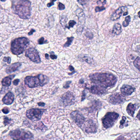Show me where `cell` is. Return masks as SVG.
I'll use <instances>...</instances> for the list:
<instances>
[{"label": "cell", "instance_id": "6da1fadb", "mask_svg": "<svg viewBox=\"0 0 140 140\" xmlns=\"http://www.w3.org/2000/svg\"><path fill=\"white\" fill-rule=\"evenodd\" d=\"M12 9L15 14L23 19H28L31 15V2L29 0H13Z\"/></svg>", "mask_w": 140, "mask_h": 140}, {"label": "cell", "instance_id": "7a4b0ae2", "mask_svg": "<svg viewBox=\"0 0 140 140\" xmlns=\"http://www.w3.org/2000/svg\"><path fill=\"white\" fill-rule=\"evenodd\" d=\"M89 78L92 82L105 88L113 86L117 82L114 75L107 73H95L90 75Z\"/></svg>", "mask_w": 140, "mask_h": 140}, {"label": "cell", "instance_id": "3957f363", "mask_svg": "<svg viewBox=\"0 0 140 140\" xmlns=\"http://www.w3.org/2000/svg\"><path fill=\"white\" fill-rule=\"evenodd\" d=\"M49 81L48 77L43 74H40L36 76H27L24 79L25 85L31 88L43 86L47 84Z\"/></svg>", "mask_w": 140, "mask_h": 140}, {"label": "cell", "instance_id": "277c9868", "mask_svg": "<svg viewBox=\"0 0 140 140\" xmlns=\"http://www.w3.org/2000/svg\"><path fill=\"white\" fill-rule=\"evenodd\" d=\"M29 43V40L25 37L15 39L11 44V51L15 55H19L24 52Z\"/></svg>", "mask_w": 140, "mask_h": 140}, {"label": "cell", "instance_id": "5b68a950", "mask_svg": "<svg viewBox=\"0 0 140 140\" xmlns=\"http://www.w3.org/2000/svg\"><path fill=\"white\" fill-rule=\"evenodd\" d=\"M11 137L14 140H33V135L30 132L23 129H16L10 132Z\"/></svg>", "mask_w": 140, "mask_h": 140}, {"label": "cell", "instance_id": "8992f818", "mask_svg": "<svg viewBox=\"0 0 140 140\" xmlns=\"http://www.w3.org/2000/svg\"><path fill=\"white\" fill-rule=\"evenodd\" d=\"M119 116V114L115 112L108 113L102 120L103 127L106 129L112 127Z\"/></svg>", "mask_w": 140, "mask_h": 140}, {"label": "cell", "instance_id": "52a82bcc", "mask_svg": "<svg viewBox=\"0 0 140 140\" xmlns=\"http://www.w3.org/2000/svg\"><path fill=\"white\" fill-rule=\"evenodd\" d=\"M45 109H39L37 108L27 110L26 116L27 117L33 121L40 120L41 119Z\"/></svg>", "mask_w": 140, "mask_h": 140}, {"label": "cell", "instance_id": "ba28073f", "mask_svg": "<svg viewBox=\"0 0 140 140\" xmlns=\"http://www.w3.org/2000/svg\"><path fill=\"white\" fill-rule=\"evenodd\" d=\"M25 55L33 62L39 63L41 62L39 52L34 47H31L25 51Z\"/></svg>", "mask_w": 140, "mask_h": 140}, {"label": "cell", "instance_id": "9c48e42d", "mask_svg": "<svg viewBox=\"0 0 140 140\" xmlns=\"http://www.w3.org/2000/svg\"><path fill=\"white\" fill-rule=\"evenodd\" d=\"M82 127V129L85 130V132L87 133H93L96 132L97 126L96 124L91 120L85 121Z\"/></svg>", "mask_w": 140, "mask_h": 140}, {"label": "cell", "instance_id": "30bf717a", "mask_svg": "<svg viewBox=\"0 0 140 140\" xmlns=\"http://www.w3.org/2000/svg\"><path fill=\"white\" fill-rule=\"evenodd\" d=\"M128 14L127 7L126 6H122L117 9L111 16L110 19L112 21H116L119 19L122 15H127Z\"/></svg>", "mask_w": 140, "mask_h": 140}, {"label": "cell", "instance_id": "8fae6325", "mask_svg": "<svg viewBox=\"0 0 140 140\" xmlns=\"http://www.w3.org/2000/svg\"><path fill=\"white\" fill-rule=\"evenodd\" d=\"M76 14L78 16L79 19L78 30H79V32H81L84 28V25L85 24V14L82 9L79 8L78 9L76 10Z\"/></svg>", "mask_w": 140, "mask_h": 140}, {"label": "cell", "instance_id": "7c38bea8", "mask_svg": "<svg viewBox=\"0 0 140 140\" xmlns=\"http://www.w3.org/2000/svg\"><path fill=\"white\" fill-rule=\"evenodd\" d=\"M71 117L76 124L80 127H81L85 121L84 116L78 111H74L71 113Z\"/></svg>", "mask_w": 140, "mask_h": 140}, {"label": "cell", "instance_id": "4fadbf2b", "mask_svg": "<svg viewBox=\"0 0 140 140\" xmlns=\"http://www.w3.org/2000/svg\"><path fill=\"white\" fill-rule=\"evenodd\" d=\"M125 100L124 97L118 93H116L110 95L109 98V102L113 104H118L122 103Z\"/></svg>", "mask_w": 140, "mask_h": 140}, {"label": "cell", "instance_id": "5bb4252c", "mask_svg": "<svg viewBox=\"0 0 140 140\" xmlns=\"http://www.w3.org/2000/svg\"><path fill=\"white\" fill-rule=\"evenodd\" d=\"M61 99L63 103L66 106L74 104V97L72 93L70 92H67L64 94Z\"/></svg>", "mask_w": 140, "mask_h": 140}, {"label": "cell", "instance_id": "9a60e30c", "mask_svg": "<svg viewBox=\"0 0 140 140\" xmlns=\"http://www.w3.org/2000/svg\"><path fill=\"white\" fill-rule=\"evenodd\" d=\"M90 91L94 94L97 95H103L106 92V88L100 85H95L90 88Z\"/></svg>", "mask_w": 140, "mask_h": 140}, {"label": "cell", "instance_id": "2e32d148", "mask_svg": "<svg viewBox=\"0 0 140 140\" xmlns=\"http://www.w3.org/2000/svg\"><path fill=\"white\" fill-rule=\"evenodd\" d=\"M120 91L123 95L125 96H129L134 92V89L130 85H124L121 88Z\"/></svg>", "mask_w": 140, "mask_h": 140}, {"label": "cell", "instance_id": "e0dca14e", "mask_svg": "<svg viewBox=\"0 0 140 140\" xmlns=\"http://www.w3.org/2000/svg\"><path fill=\"white\" fill-rule=\"evenodd\" d=\"M14 96L11 92H9L3 98V102L5 104L10 105L14 100Z\"/></svg>", "mask_w": 140, "mask_h": 140}, {"label": "cell", "instance_id": "ac0fdd59", "mask_svg": "<svg viewBox=\"0 0 140 140\" xmlns=\"http://www.w3.org/2000/svg\"><path fill=\"white\" fill-rule=\"evenodd\" d=\"M22 65L21 62H16L8 67L6 69V72L7 74H10L17 71L18 69Z\"/></svg>", "mask_w": 140, "mask_h": 140}, {"label": "cell", "instance_id": "d6986e66", "mask_svg": "<svg viewBox=\"0 0 140 140\" xmlns=\"http://www.w3.org/2000/svg\"><path fill=\"white\" fill-rule=\"evenodd\" d=\"M15 75H12L7 76L3 79L2 81V84L3 86L8 87L11 84L12 80L14 78Z\"/></svg>", "mask_w": 140, "mask_h": 140}, {"label": "cell", "instance_id": "ffe728a7", "mask_svg": "<svg viewBox=\"0 0 140 140\" xmlns=\"http://www.w3.org/2000/svg\"><path fill=\"white\" fill-rule=\"evenodd\" d=\"M79 60L83 62H85L89 64H92L93 62V61L91 57L84 54H81L78 56Z\"/></svg>", "mask_w": 140, "mask_h": 140}, {"label": "cell", "instance_id": "44dd1931", "mask_svg": "<svg viewBox=\"0 0 140 140\" xmlns=\"http://www.w3.org/2000/svg\"><path fill=\"white\" fill-rule=\"evenodd\" d=\"M136 109V106L135 105L133 104L132 103H129L127 108V111L129 115H130L132 117H133Z\"/></svg>", "mask_w": 140, "mask_h": 140}, {"label": "cell", "instance_id": "7402d4cb", "mask_svg": "<svg viewBox=\"0 0 140 140\" xmlns=\"http://www.w3.org/2000/svg\"><path fill=\"white\" fill-rule=\"evenodd\" d=\"M122 32V27L120 24L117 23L115 24L113 26V29L112 30L113 34L115 35H119Z\"/></svg>", "mask_w": 140, "mask_h": 140}, {"label": "cell", "instance_id": "603a6c76", "mask_svg": "<svg viewBox=\"0 0 140 140\" xmlns=\"http://www.w3.org/2000/svg\"><path fill=\"white\" fill-rule=\"evenodd\" d=\"M74 39V37H67V41L65 44H64L63 47H67L70 46L72 44V43Z\"/></svg>", "mask_w": 140, "mask_h": 140}, {"label": "cell", "instance_id": "cb8c5ba5", "mask_svg": "<svg viewBox=\"0 0 140 140\" xmlns=\"http://www.w3.org/2000/svg\"><path fill=\"white\" fill-rule=\"evenodd\" d=\"M67 21V18L65 16H63L62 17V18L61 19V25H62V27H63L64 28H67V25L66 24Z\"/></svg>", "mask_w": 140, "mask_h": 140}, {"label": "cell", "instance_id": "d4e9b609", "mask_svg": "<svg viewBox=\"0 0 140 140\" xmlns=\"http://www.w3.org/2000/svg\"><path fill=\"white\" fill-rule=\"evenodd\" d=\"M134 64L135 67L137 68L139 71H140V58L137 57L135 60L134 62Z\"/></svg>", "mask_w": 140, "mask_h": 140}, {"label": "cell", "instance_id": "484cf974", "mask_svg": "<svg viewBox=\"0 0 140 140\" xmlns=\"http://www.w3.org/2000/svg\"><path fill=\"white\" fill-rule=\"evenodd\" d=\"M131 17L130 16H128L125 18V21H123L122 25L124 27H127L129 25V23L130 22Z\"/></svg>", "mask_w": 140, "mask_h": 140}, {"label": "cell", "instance_id": "4316f807", "mask_svg": "<svg viewBox=\"0 0 140 140\" xmlns=\"http://www.w3.org/2000/svg\"><path fill=\"white\" fill-rule=\"evenodd\" d=\"M76 22L74 21V20H70L69 21L68 25L67 28H68V29H69L71 28H73V27H74V25H76Z\"/></svg>", "mask_w": 140, "mask_h": 140}, {"label": "cell", "instance_id": "83f0119b", "mask_svg": "<svg viewBox=\"0 0 140 140\" xmlns=\"http://www.w3.org/2000/svg\"><path fill=\"white\" fill-rule=\"evenodd\" d=\"M49 42L47 40H45L43 37H42L38 40V43L39 44H43L48 43Z\"/></svg>", "mask_w": 140, "mask_h": 140}, {"label": "cell", "instance_id": "f1b7e54d", "mask_svg": "<svg viewBox=\"0 0 140 140\" xmlns=\"http://www.w3.org/2000/svg\"><path fill=\"white\" fill-rule=\"evenodd\" d=\"M3 61L5 62H7L8 64H10L11 62V59L9 57H4L3 58Z\"/></svg>", "mask_w": 140, "mask_h": 140}, {"label": "cell", "instance_id": "f546056e", "mask_svg": "<svg viewBox=\"0 0 140 140\" xmlns=\"http://www.w3.org/2000/svg\"><path fill=\"white\" fill-rule=\"evenodd\" d=\"M58 8L59 10H65V6H64V5L62 3L60 2L58 3Z\"/></svg>", "mask_w": 140, "mask_h": 140}, {"label": "cell", "instance_id": "4dcf8cb0", "mask_svg": "<svg viewBox=\"0 0 140 140\" xmlns=\"http://www.w3.org/2000/svg\"><path fill=\"white\" fill-rule=\"evenodd\" d=\"M105 9V8L103 6H102V7H97L95 9V10L96 12H100L101 11L104 10Z\"/></svg>", "mask_w": 140, "mask_h": 140}, {"label": "cell", "instance_id": "1f68e13d", "mask_svg": "<svg viewBox=\"0 0 140 140\" xmlns=\"http://www.w3.org/2000/svg\"><path fill=\"white\" fill-rule=\"evenodd\" d=\"M126 117L123 116L122 118V120L121 121H120V128H122L123 127V124L125 123V121H126Z\"/></svg>", "mask_w": 140, "mask_h": 140}, {"label": "cell", "instance_id": "d6a6232c", "mask_svg": "<svg viewBox=\"0 0 140 140\" xmlns=\"http://www.w3.org/2000/svg\"><path fill=\"white\" fill-rule=\"evenodd\" d=\"M71 82H72V81H67L65 82V84L64 85L63 88H66V89L69 88V85H70V84H71Z\"/></svg>", "mask_w": 140, "mask_h": 140}, {"label": "cell", "instance_id": "836d02e7", "mask_svg": "<svg viewBox=\"0 0 140 140\" xmlns=\"http://www.w3.org/2000/svg\"><path fill=\"white\" fill-rule=\"evenodd\" d=\"M55 1H56V0H51L50 3H48L47 4V7H50L52 6H54V2Z\"/></svg>", "mask_w": 140, "mask_h": 140}, {"label": "cell", "instance_id": "e575fe53", "mask_svg": "<svg viewBox=\"0 0 140 140\" xmlns=\"http://www.w3.org/2000/svg\"><path fill=\"white\" fill-rule=\"evenodd\" d=\"M4 120V124L6 125L8 124L10 122V120L7 117H5Z\"/></svg>", "mask_w": 140, "mask_h": 140}, {"label": "cell", "instance_id": "d590c367", "mask_svg": "<svg viewBox=\"0 0 140 140\" xmlns=\"http://www.w3.org/2000/svg\"><path fill=\"white\" fill-rule=\"evenodd\" d=\"M2 111L5 114H7V113H8L9 112H10V110L7 108L5 107L2 109Z\"/></svg>", "mask_w": 140, "mask_h": 140}, {"label": "cell", "instance_id": "8d00e7d4", "mask_svg": "<svg viewBox=\"0 0 140 140\" xmlns=\"http://www.w3.org/2000/svg\"><path fill=\"white\" fill-rule=\"evenodd\" d=\"M19 81H20V80L19 79H15L14 81H13V84L14 85H17L19 83Z\"/></svg>", "mask_w": 140, "mask_h": 140}, {"label": "cell", "instance_id": "74e56055", "mask_svg": "<svg viewBox=\"0 0 140 140\" xmlns=\"http://www.w3.org/2000/svg\"><path fill=\"white\" fill-rule=\"evenodd\" d=\"M50 57L51 59L52 60L56 59L57 58V56L55 55L54 53L52 54H51V55H50Z\"/></svg>", "mask_w": 140, "mask_h": 140}, {"label": "cell", "instance_id": "f35d334b", "mask_svg": "<svg viewBox=\"0 0 140 140\" xmlns=\"http://www.w3.org/2000/svg\"><path fill=\"white\" fill-rule=\"evenodd\" d=\"M36 32V30L34 29H32L30 30V31L28 33V36H31V35H32V34H33V33L34 32Z\"/></svg>", "mask_w": 140, "mask_h": 140}, {"label": "cell", "instance_id": "ab89813d", "mask_svg": "<svg viewBox=\"0 0 140 140\" xmlns=\"http://www.w3.org/2000/svg\"><path fill=\"white\" fill-rule=\"evenodd\" d=\"M69 70L71 71V72H76L74 70V67L72 66V65H69Z\"/></svg>", "mask_w": 140, "mask_h": 140}, {"label": "cell", "instance_id": "60d3db41", "mask_svg": "<svg viewBox=\"0 0 140 140\" xmlns=\"http://www.w3.org/2000/svg\"><path fill=\"white\" fill-rule=\"evenodd\" d=\"M38 105L39 106H45V103L43 102H40V103H38Z\"/></svg>", "mask_w": 140, "mask_h": 140}, {"label": "cell", "instance_id": "b9f144b4", "mask_svg": "<svg viewBox=\"0 0 140 140\" xmlns=\"http://www.w3.org/2000/svg\"><path fill=\"white\" fill-rule=\"evenodd\" d=\"M136 117L138 119H139V120H140V110H139V113H138L137 115V116H136Z\"/></svg>", "mask_w": 140, "mask_h": 140}, {"label": "cell", "instance_id": "7bdbcfd3", "mask_svg": "<svg viewBox=\"0 0 140 140\" xmlns=\"http://www.w3.org/2000/svg\"><path fill=\"white\" fill-rule=\"evenodd\" d=\"M45 57L47 59H49V55L47 54H45Z\"/></svg>", "mask_w": 140, "mask_h": 140}, {"label": "cell", "instance_id": "ee69618b", "mask_svg": "<svg viewBox=\"0 0 140 140\" xmlns=\"http://www.w3.org/2000/svg\"><path fill=\"white\" fill-rule=\"evenodd\" d=\"M117 140H124V138L122 137H120L117 139Z\"/></svg>", "mask_w": 140, "mask_h": 140}, {"label": "cell", "instance_id": "f6af8a7d", "mask_svg": "<svg viewBox=\"0 0 140 140\" xmlns=\"http://www.w3.org/2000/svg\"><path fill=\"white\" fill-rule=\"evenodd\" d=\"M138 15H139V17L140 18V11L139 12H138Z\"/></svg>", "mask_w": 140, "mask_h": 140}]
</instances>
